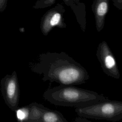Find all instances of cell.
<instances>
[{
    "instance_id": "7",
    "label": "cell",
    "mask_w": 122,
    "mask_h": 122,
    "mask_svg": "<svg viewBox=\"0 0 122 122\" xmlns=\"http://www.w3.org/2000/svg\"><path fill=\"white\" fill-rule=\"evenodd\" d=\"M47 108L41 104L34 102L20 108H18L14 112L19 121L40 122L41 116Z\"/></svg>"
},
{
    "instance_id": "1",
    "label": "cell",
    "mask_w": 122,
    "mask_h": 122,
    "mask_svg": "<svg viewBox=\"0 0 122 122\" xmlns=\"http://www.w3.org/2000/svg\"><path fill=\"white\" fill-rule=\"evenodd\" d=\"M33 72L42 75V80L60 85L84 84L90 76L86 70L66 53L47 52L39 54L38 61L29 64Z\"/></svg>"
},
{
    "instance_id": "6",
    "label": "cell",
    "mask_w": 122,
    "mask_h": 122,
    "mask_svg": "<svg viewBox=\"0 0 122 122\" xmlns=\"http://www.w3.org/2000/svg\"><path fill=\"white\" fill-rule=\"evenodd\" d=\"M65 11L64 7L60 4H58L43 15L41 19L40 29L44 36H47L55 27L60 29L66 27L63 18Z\"/></svg>"
},
{
    "instance_id": "2",
    "label": "cell",
    "mask_w": 122,
    "mask_h": 122,
    "mask_svg": "<svg viewBox=\"0 0 122 122\" xmlns=\"http://www.w3.org/2000/svg\"><path fill=\"white\" fill-rule=\"evenodd\" d=\"M44 99L58 106L83 107L108 98L96 92L71 85H59L46 90L43 94Z\"/></svg>"
},
{
    "instance_id": "12",
    "label": "cell",
    "mask_w": 122,
    "mask_h": 122,
    "mask_svg": "<svg viewBox=\"0 0 122 122\" xmlns=\"http://www.w3.org/2000/svg\"><path fill=\"white\" fill-rule=\"evenodd\" d=\"M74 122H91L90 120H88L87 118L82 117V116H80L76 118L75 120H74Z\"/></svg>"
},
{
    "instance_id": "4",
    "label": "cell",
    "mask_w": 122,
    "mask_h": 122,
    "mask_svg": "<svg viewBox=\"0 0 122 122\" xmlns=\"http://www.w3.org/2000/svg\"><path fill=\"white\" fill-rule=\"evenodd\" d=\"M0 89L5 103L14 112L18 108L20 100V87L16 71L1 79Z\"/></svg>"
},
{
    "instance_id": "11",
    "label": "cell",
    "mask_w": 122,
    "mask_h": 122,
    "mask_svg": "<svg viewBox=\"0 0 122 122\" xmlns=\"http://www.w3.org/2000/svg\"><path fill=\"white\" fill-rule=\"evenodd\" d=\"M113 4L119 10L122 9V0H112Z\"/></svg>"
},
{
    "instance_id": "3",
    "label": "cell",
    "mask_w": 122,
    "mask_h": 122,
    "mask_svg": "<svg viewBox=\"0 0 122 122\" xmlns=\"http://www.w3.org/2000/svg\"><path fill=\"white\" fill-rule=\"evenodd\" d=\"M78 116L88 119L113 122L122 119V102L108 98L89 106L76 108Z\"/></svg>"
},
{
    "instance_id": "10",
    "label": "cell",
    "mask_w": 122,
    "mask_h": 122,
    "mask_svg": "<svg viewBox=\"0 0 122 122\" xmlns=\"http://www.w3.org/2000/svg\"><path fill=\"white\" fill-rule=\"evenodd\" d=\"M8 0H0V13L3 12L7 7Z\"/></svg>"
},
{
    "instance_id": "9",
    "label": "cell",
    "mask_w": 122,
    "mask_h": 122,
    "mask_svg": "<svg viewBox=\"0 0 122 122\" xmlns=\"http://www.w3.org/2000/svg\"><path fill=\"white\" fill-rule=\"evenodd\" d=\"M40 122H68V121L60 112L47 108L43 113Z\"/></svg>"
},
{
    "instance_id": "5",
    "label": "cell",
    "mask_w": 122,
    "mask_h": 122,
    "mask_svg": "<svg viewBox=\"0 0 122 122\" xmlns=\"http://www.w3.org/2000/svg\"><path fill=\"white\" fill-rule=\"evenodd\" d=\"M96 55L102 71L106 75L116 79L120 78V74L117 63L107 42L103 41L99 44Z\"/></svg>"
},
{
    "instance_id": "8",
    "label": "cell",
    "mask_w": 122,
    "mask_h": 122,
    "mask_svg": "<svg viewBox=\"0 0 122 122\" xmlns=\"http://www.w3.org/2000/svg\"><path fill=\"white\" fill-rule=\"evenodd\" d=\"M109 7V0H94L92 5L93 12L95 27L98 32H100L104 28L105 19Z\"/></svg>"
}]
</instances>
